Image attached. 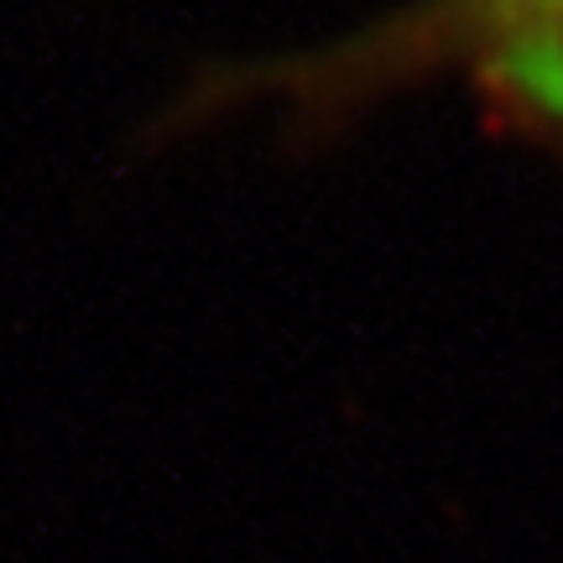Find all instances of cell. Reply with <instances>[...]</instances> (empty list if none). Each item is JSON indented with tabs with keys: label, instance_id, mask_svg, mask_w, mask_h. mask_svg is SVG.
<instances>
[{
	"label": "cell",
	"instance_id": "6da1fadb",
	"mask_svg": "<svg viewBox=\"0 0 563 563\" xmlns=\"http://www.w3.org/2000/svg\"><path fill=\"white\" fill-rule=\"evenodd\" d=\"M365 63H470L496 95L563 125V0H433L371 42Z\"/></svg>",
	"mask_w": 563,
	"mask_h": 563
}]
</instances>
